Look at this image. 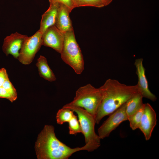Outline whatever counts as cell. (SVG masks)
<instances>
[{"mask_svg": "<svg viewBox=\"0 0 159 159\" xmlns=\"http://www.w3.org/2000/svg\"><path fill=\"white\" fill-rule=\"evenodd\" d=\"M102 99L95 117L99 124L105 116L110 115L138 92L137 86L122 84L118 80L109 79L99 87Z\"/></svg>", "mask_w": 159, "mask_h": 159, "instance_id": "6da1fadb", "label": "cell"}, {"mask_svg": "<svg viewBox=\"0 0 159 159\" xmlns=\"http://www.w3.org/2000/svg\"><path fill=\"white\" fill-rule=\"evenodd\" d=\"M35 148L38 159H68L73 154L82 150L89 151L88 146L72 148L56 137L54 128L46 125L39 134Z\"/></svg>", "mask_w": 159, "mask_h": 159, "instance_id": "7a4b0ae2", "label": "cell"}, {"mask_svg": "<svg viewBox=\"0 0 159 159\" xmlns=\"http://www.w3.org/2000/svg\"><path fill=\"white\" fill-rule=\"evenodd\" d=\"M77 115L82 134L85 138V144L89 148V152H92L98 148L101 145V139L95 131L96 124L95 117L84 109L72 105L68 103L64 106Z\"/></svg>", "mask_w": 159, "mask_h": 159, "instance_id": "3957f363", "label": "cell"}, {"mask_svg": "<svg viewBox=\"0 0 159 159\" xmlns=\"http://www.w3.org/2000/svg\"><path fill=\"white\" fill-rule=\"evenodd\" d=\"M62 60L80 74L84 68L83 56L77 42L73 30L65 33L62 49L60 53Z\"/></svg>", "mask_w": 159, "mask_h": 159, "instance_id": "277c9868", "label": "cell"}, {"mask_svg": "<svg viewBox=\"0 0 159 159\" xmlns=\"http://www.w3.org/2000/svg\"><path fill=\"white\" fill-rule=\"evenodd\" d=\"M102 97L100 88H96L88 84L77 90L73 100L68 104L84 109L95 119Z\"/></svg>", "mask_w": 159, "mask_h": 159, "instance_id": "5b68a950", "label": "cell"}, {"mask_svg": "<svg viewBox=\"0 0 159 159\" xmlns=\"http://www.w3.org/2000/svg\"><path fill=\"white\" fill-rule=\"evenodd\" d=\"M42 35L38 30L32 36L28 37L24 41L17 59L22 64L28 65L32 62L42 45Z\"/></svg>", "mask_w": 159, "mask_h": 159, "instance_id": "8992f818", "label": "cell"}, {"mask_svg": "<svg viewBox=\"0 0 159 159\" xmlns=\"http://www.w3.org/2000/svg\"><path fill=\"white\" fill-rule=\"evenodd\" d=\"M110 115L98 129V135L101 139L108 137L121 123L128 120L125 103Z\"/></svg>", "mask_w": 159, "mask_h": 159, "instance_id": "52a82bcc", "label": "cell"}, {"mask_svg": "<svg viewBox=\"0 0 159 159\" xmlns=\"http://www.w3.org/2000/svg\"><path fill=\"white\" fill-rule=\"evenodd\" d=\"M65 33L54 25L48 28L42 35V45L51 47L60 54L63 46Z\"/></svg>", "mask_w": 159, "mask_h": 159, "instance_id": "ba28073f", "label": "cell"}, {"mask_svg": "<svg viewBox=\"0 0 159 159\" xmlns=\"http://www.w3.org/2000/svg\"><path fill=\"white\" fill-rule=\"evenodd\" d=\"M156 112L149 103L144 104V111L139 129L143 132L146 140L151 137L153 131L157 124Z\"/></svg>", "mask_w": 159, "mask_h": 159, "instance_id": "9c48e42d", "label": "cell"}, {"mask_svg": "<svg viewBox=\"0 0 159 159\" xmlns=\"http://www.w3.org/2000/svg\"><path fill=\"white\" fill-rule=\"evenodd\" d=\"M143 61V58H138L135 60L134 62L136 69V72L138 79V83L136 85L138 92L141 94L143 97L154 102L156 100L157 98L149 89Z\"/></svg>", "mask_w": 159, "mask_h": 159, "instance_id": "30bf717a", "label": "cell"}, {"mask_svg": "<svg viewBox=\"0 0 159 159\" xmlns=\"http://www.w3.org/2000/svg\"><path fill=\"white\" fill-rule=\"evenodd\" d=\"M27 37V35L17 32L7 36L4 41L3 52L6 56L11 54L14 58L17 59L19 55V51L23 42Z\"/></svg>", "mask_w": 159, "mask_h": 159, "instance_id": "8fae6325", "label": "cell"}, {"mask_svg": "<svg viewBox=\"0 0 159 159\" xmlns=\"http://www.w3.org/2000/svg\"><path fill=\"white\" fill-rule=\"evenodd\" d=\"M70 12L66 6L59 3L55 25L63 32L73 30L72 22L69 16Z\"/></svg>", "mask_w": 159, "mask_h": 159, "instance_id": "7c38bea8", "label": "cell"}, {"mask_svg": "<svg viewBox=\"0 0 159 159\" xmlns=\"http://www.w3.org/2000/svg\"><path fill=\"white\" fill-rule=\"evenodd\" d=\"M59 3L50 4L48 9L42 15L39 31L43 34L49 27L55 25Z\"/></svg>", "mask_w": 159, "mask_h": 159, "instance_id": "4fadbf2b", "label": "cell"}, {"mask_svg": "<svg viewBox=\"0 0 159 159\" xmlns=\"http://www.w3.org/2000/svg\"><path fill=\"white\" fill-rule=\"evenodd\" d=\"M36 64L38 68L39 75L41 77L50 82L56 80V77L48 65L45 57L40 55L37 59Z\"/></svg>", "mask_w": 159, "mask_h": 159, "instance_id": "5bb4252c", "label": "cell"}, {"mask_svg": "<svg viewBox=\"0 0 159 159\" xmlns=\"http://www.w3.org/2000/svg\"><path fill=\"white\" fill-rule=\"evenodd\" d=\"M143 97L138 92L125 103V112L128 117L135 113L143 104Z\"/></svg>", "mask_w": 159, "mask_h": 159, "instance_id": "9a60e30c", "label": "cell"}, {"mask_svg": "<svg viewBox=\"0 0 159 159\" xmlns=\"http://www.w3.org/2000/svg\"><path fill=\"white\" fill-rule=\"evenodd\" d=\"M74 112L67 107H64L59 110L56 116L57 124L62 125L65 122H68L74 115Z\"/></svg>", "mask_w": 159, "mask_h": 159, "instance_id": "2e32d148", "label": "cell"}, {"mask_svg": "<svg viewBox=\"0 0 159 159\" xmlns=\"http://www.w3.org/2000/svg\"><path fill=\"white\" fill-rule=\"evenodd\" d=\"M144 107V104L143 103L135 113L128 117L127 120L129 121L130 128L133 130L139 128L143 114Z\"/></svg>", "mask_w": 159, "mask_h": 159, "instance_id": "e0dca14e", "label": "cell"}, {"mask_svg": "<svg viewBox=\"0 0 159 159\" xmlns=\"http://www.w3.org/2000/svg\"><path fill=\"white\" fill-rule=\"evenodd\" d=\"M74 8L85 6L101 8L105 6L102 0H72Z\"/></svg>", "mask_w": 159, "mask_h": 159, "instance_id": "ac0fdd59", "label": "cell"}, {"mask_svg": "<svg viewBox=\"0 0 159 159\" xmlns=\"http://www.w3.org/2000/svg\"><path fill=\"white\" fill-rule=\"evenodd\" d=\"M68 123L69 134L75 135L77 133L82 132L81 127L77 117L75 114Z\"/></svg>", "mask_w": 159, "mask_h": 159, "instance_id": "d6986e66", "label": "cell"}, {"mask_svg": "<svg viewBox=\"0 0 159 159\" xmlns=\"http://www.w3.org/2000/svg\"><path fill=\"white\" fill-rule=\"evenodd\" d=\"M2 87L4 88L16 100V99L17 94L16 90L10 81L9 78L4 82Z\"/></svg>", "mask_w": 159, "mask_h": 159, "instance_id": "ffe728a7", "label": "cell"}, {"mask_svg": "<svg viewBox=\"0 0 159 159\" xmlns=\"http://www.w3.org/2000/svg\"><path fill=\"white\" fill-rule=\"evenodd\" d=\"M50 4L59 3H62L66 6L71 12L74 8L72 0H49Z\"/></svg>", "mask_w": 159, "mask_h": 159, "instance_id": "44dd1931", "label": "cell"}, {"mask_svg": "<svg viewBox=\"0 0 159 159\" xmlns=\"http://www.w3.org/2000/svg\"><path fill=\"white\" fill-rule=\"evenodd\" d=\"M0 98L7 99L11 102L16 100L2 86L0 87Z\"/></svg>", "mask_w": 159, "mask_h": 159, "instance_id": "7402d4cb", "label": "cell"}, {"mask_svg": "<svg viewBox=\"0 0 159 159\" xmlns=\"http://www.w3.org/2000/svg\"><path fill=\"white\" fill-rule=\"evenodd\" d=\"M9 78L6 69L2 68L0 69V87L2 86L4 82Z\"/></svg>", "mask_w": 159, "mask_h": 159, "instance_id": "603a6c76", "label": "cell"}, {"mask_svg": "<svg viewBox=\"0 0 159 159\" xmlns=\"http://www.w3.org/2000/svg\"><path fill=\"white\" fill-rule=\"evenodd\" d=\"M105 6H107L110 4L113 0H102Z\"/></svg>", "mask_w": 159, "mask_h": 159, "instance_id": "cb8c5ba5", "label": "cell"}]
</instances>
